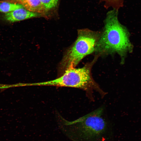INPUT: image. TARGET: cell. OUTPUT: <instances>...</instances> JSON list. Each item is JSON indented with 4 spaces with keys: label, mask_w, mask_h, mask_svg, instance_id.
<instances>
[{
    "label": "cell",
    "mask_w": 141,
    "mask_h": 141,
    "mask_svg": "<svg viewBox=\"0 0 141 141\" xmlns=\"http://www.w3.org/2000/svg\"><path fill=\"white\" fill-rule=\"evenodd\" d=\"M91 65H86L80 68L69 67L64 70L59 77L53 80L43 82L44 86L77 88L85 91L87 96L93 100V93L97 92L103 97L106 93L93 79L91 73Z\"/></svg>",
    "instance_id": "cell-3"
},
{
    "label": "cell",
    "mask_w": 141,
    "mask_h": 141,
    "mask_svg": "<svg viewBox=\"0 0 141 141\" xmlns=\"http://www.w3.org/2000/svg\"><path fill=\"white\" fill-rule=\"evenodd\" d=\"M43 14L29 11L25 8H20L5 13L3 19L10 22H14L33 17L43 16Z\"/></svg>",
    "instance_id": "cell-5"
},
{
    "label": "cell",
    "mask_w": 141,
    "mask_h": 141,
    "mask_svg": "<svg viewBox=\"0 0 141 141\" xmlns=\"http://www.w3.org/2000/svg\"><path fill=\"white\" fill-rule=\"evenodd\" d=\"M40 1L47 12L55 8L57 6L59 0H40Z\"/></svg>",
    "instance_id": "cell-8"
},
{
    "label": "cell",
    "mask_w": 141,
    "mask_h": 141,
    "mask_svg": "<svg viewBox=\"0 0 141 141\" xmlns=\"http://www.w3.org/2000/svg\"><path fill=\"white\" fill-rule=\"evenodd\" d=\"M104 0L106 2H110L113 0Z\"/></svg>",
    "instance_id": "cell-9"
},
{
    "label": "cell",
    "mask_w": 141,
    "mask_h": 141,
    "mask_svg": "<svg viewBox=\"0 0 141 141\" xmlns=\"http://www.w3.org/2000/svg\"><path fill=\"white\" fill-rule=\"evenodd\" d=\"M0 1L19 4L29 11L44 15L47 12L40 0H3Z\"/></svg>",
    "instance_id": "cell-6"
},
{
    "label": "cell",
    "mask_w": 141,
    "mask_h": 141,
    "mask_svg": "<svg viewBox=\"0 0 141 141\" xmlns=\"http://www.w3.org/2000/svg\"><path fill=\"white\" fill-rule=\"evenodd\" d=\"M105 115L101 107L74 121L60 119L63 131L73 141H109L111 130Z\"/></svg>",
    "instance_id": "cell-1"
},
{
    "label": "cell",
    "mask_w": 141,
    "mask_h": 141,
    "mask_svg": "<svg viewBox=\"0 0 141 141\" xmlns=\"http://www.w3.org/2000/svg\"><path fill=\"white\" fill-rule=\"evenodd\" d=\"M129 37L128 30L118 20L117 10H111L107 15L103 31L96 44L94 51L101 55L116 53L123 63L126 55L133 50Z\"/></svg>",
    "instance_id": "cell-2"
},
{
    "label": "cell",
    "mask_w": 141,
    "mask_h": 141,
    "mask_svg": "<svg viewBox=\"0 0 141 141\" xmlns=\"http://www.w3.org/2000/svg\"><path fill=\"white\" fill-rule=\"evenodd\" d=\"M19 4L6 1H0V12L7 13L17 9L23 8Z\"/></svg>",
    "instance_id": "cell-7"
},
{
    "label": "cell",
    "mask_w": 141,
    "mask_h": 141,
    "mask_svg": "<svg viewBox=\"0 0 141 141\" xmlns=\"http://www.w3.org/2000/svg\"><path fill=\"white\" fill-rule=\"evenodd\" d=\"M77 38L65 54L61 63L64 70L75 67L85 56L94 51L100 34L87 29L79 30Z\"/></svg>",
    "instance_id": "cell-4"
}]
</instances>
